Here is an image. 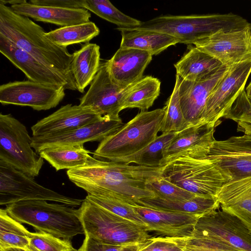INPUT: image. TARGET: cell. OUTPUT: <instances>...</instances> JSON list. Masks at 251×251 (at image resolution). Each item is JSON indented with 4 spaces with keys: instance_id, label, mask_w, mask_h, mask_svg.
I'll return each mask as SVG.
<instances>
[{
    "instance_id": "f6af8a7d",
    "label": "cell",
    "mask_w": 251,
    "mask_h": 251,
    "mask_svg": "<svg viewBox=\"0 0 251 251\" xmlns=\"http://www.w3.org/2000/svg\"><path fill=\"white\" fill-rule=\"evenodd\" d=\"M0 251H28L26 250L21 249V248H6L2 250H0Z\"/></svg>"
},
{
    "instance_id": "836d02e7",
    "label": "cell",
    "mask_w": 251,
    "mask_h": 251,
    "mask_svg": "<svg viewBox=\"0 0 251 251\" xmlns=\"http://www.w3.org/2000/svg\"><path fill=\"white\" fill-rule=\"evenodd\" d=\"M181 77L176 75V82L172 93L163 108L165 114L160 131L162 134L178 132L189 126L183 115L179 97V87Z\"/></svg>"
},
{
    "instance_id": "4dcf8cb0",
    "label": "cell",
    "mask_w": 251,
    "mask_h": 251,
    "mask_svg": "<svg viewBox=\"0 0 251 251\" xmlns=\"http://www.w3.org/2000/svg\"><path fill=\"white\" fill-rule=\"evenodd\" d=\"M90 153L83 144H79L47 148L38 154L58 171L84 166L91 157Z\"/></svg>"
},
{
    "instance_id": "8fae6325",
    "label": "cell",
    "mask_w": 251,
    "mask_h": 251,
    "mask_svg": "<svg viewBox=\"0 0 251 251\" xmlns=\"http://www.w3.org/2000/svg\"><path fill=\"white\" fill-rule=\"evenodd\" d=\"M200 50L232 66L251 60V25L230 30H221L196 42Z\"/></svg>"
},
{
    "instance_id": "d6986e66",
    "label": "cell",
    "mask_w": 251,
    "mask_h": 251,
    "mask_svg": "<svg viewBox=\"0 0 251 251\" xmlns=\"http://www.w3.org/2000/svg\"><path fill=\"white\" fill-rule=\"evenodd\" d=\"M103 118L90 108L67 104L38 121L31 129L32 136L56 134L93 124Z\"/></svg>"
},
{
    "instance_id": "5b68a950",
    "label": "cell",
    "mask_w": 251,
    "mask_h": 251,
    "mask_svg": "<svg viewBox=\"0 0 251 251\" xmlns=\"http://www.w3.org/2000/svg\"><path fill=\"white\" fill-rule=\"evenodd\" d=\"M77 209L85 236L116 245L144 244L152 237L147 227L119 216L85 198Z\"/></svg>"
},
{
    "instance_id": "d4e9b609",
    "label": "cell",
    "mask_w": 251,
    "mask_h": 251,
    "mask_svg": "<svg viewBox=\"0 0 251 251\" xmlns=\"http://www.w3.org/2000/svg\"><path fill=\"white\" fill-rule=\"evenodd\" d=\"M168 212L191 214L200 217L216 211L220 206L215 197L196 196L188 200L172 201L157 197L142 199L135 205Z\"/></svg>"
},
{
    "instance_id": "7c38bea8",
    "label": "cell",
    "mask_w": 251,
    "mask_h": 251,
    "mask_svg": "<svg viewBox=\"0 0 251 251\" xmlns=\"http://www.w3.org/2000/svg\"><path fill=\"white\" fill-rule=\"evenodd\" d=\"M64 87L46 85L30 80L15 81L0 86L2 105L29 106L37 111L55 107L65 96Z\"/></svg>"
},
{
    "instance_id": "cb8c5ba5",
    "label": "cell",
    "mask_w": 251,
    "mask_h": 251,
    "mask_svg": "<svg viewBox=\"0 0 251 251\" xmlns=\"http://www.w3.org/2000/svg\"><path fill=\"white\" fill-rule=\"evenodd\" d=\"M10 7L14 12L21 16L62 27L87 23L90 22L91 18L90 12L84 8L41 6L31 4L26 0Z\"/></svg>"
},
{
    "instance_id": "ac0fdd59",
    "label": "cell",
    "mask_w": 251,
    "mask_h": 251,
    "mask_svg": "<svg viewBox=\"0 0 251 251\" xmlns=\"http://www.w3.org/2000/svg\"><path fill=\"white\" fill-rule=\"evenodd\" d=\"M230 66L223 65L213 75L197 81L181 78L179 97L183 115L189 126L201 123L208 97Z\"/></svg>"
},
{
    "instance_id": "ab89813d",
    "label": "cell",
    "mask_w": 251,
    "mask_h": 251,
    "mask_svg": "<svg viewBox=\"0 0 251 251\" xmlns=\"http://www.w3.org/2000/svg\"><path fill=\"white\" fill-rule=\"evenodd\" d=\"M28 251H77L71 240L42 232H31Z\"/></svg>"
},
{
    "instance_id": "6da1fadb",
    "label": "cell",
    "mask_w": 251,
    "mask_h": 251,
    "mask_svg": "<svg viewBox=\"0 0 251 251\" xmlns=\"http://www.w3.org/2000/svg\"><path fill=\"white\" fill-rule=\"evenodd\" d=\"M163 167H151L104 161L91 156L82 167L69 170L70 180L87 195H114L132 205L138 201L155 197L146 187L147 182L160 176Z\"/></svg>"
},
{
    "instance_id": "9c48e42d",
    "label": "cell",
    "mask_w": 251,
    "mask_h": 251,
    "mask_svg": "<svg viewBox=\"0 0 251 251\" xmlns=\"http://www.w3.org/2000/svg\"><path fill=\"white\" fill-rule=\"evenodd\" d=\"M44 200L75 207L83 200L59 194L38 183L33 177L0 160V204L20 201Z\"/></svg>"
},
{
    "instance_id": "2e32d148",
    "label": "cell",
    "mask_w": 251,
    "mask_h": 251,
    "mask_svg": "<svg viewBox=\"0 0 251 251\" xmlns=\"http://www.w3.org/2000/svg\"><path fill=\"white\" fill-rule=\"evenodd\" d=\"M192 233L225 242L240 251H251V232L239 220L222 210L200 217Z\"/></svg>"
},
{
    "instance_id": "ba28073f",
    "label": "cell",
    "mask_w": 251,
    "mask_h": 251,
    "mask_svg": "<svg viewBox=\"0 0 251 251\" xmlns=\"http://www.w3.org/2000/svg\"><path fill=\"white\" fill-rule=\"evenodd\" d=\"M26 126L10 114H0V160L33 177L44 159L33 150Z\"/></svg>"
},
{
    "instance_id": "ee69618b",
    "label": "cell",
    "mask_w": 251,
    "mask_h": 251,
    "mask_svg": "<svg viewBox=\"0 0 251 251\" xmlns=\"http://www.w3.org/2000/svg\"><path fill=\"white\" fill-rule=\"evenodd\" d=\"M245 92L248 98L251 100V81L246 88Z\"/></svg>"
},
{
    "instance_id": "44dd1931",
    "label": "cell",
    "mask_w": 251,
    "mask_h": 251,
    "mask_svg": "<svg viewBox=\"0 0 251 251\" xmlns=\"http://www.w3.org/2000/svg\"><path fill=\"white\" fill-rule=\"evenodd\" d=\"M215 127L211 124L201 122L177 132L166 151L164 166L180 156L196 158L206 156L216 141Z\"/></svg>"
},
{
    "instance_id": "603a6c76",
    "label": "cell",
    "mask_w": 251,
    "mask_h": 251,
    "mask_svg": "<svg viewBox=\"0 0 251 251\" xmlns=\"http://www.w3.org/2000/svg\"><path fill=\"white\" fill-rule=\"evenodd\" d=\"M216 197L222 210L237 218L251 232V176L227 181Z\"/></svg>"
},
{
    "instance_id": "7a4b0ae2",
    "label": "cell",
    "mask_w": 251,
    "mask_h": 251,
    "mask_svg": "<svg viewBox=\"0 0 251 251\" xmlns=\"http://www.w3.org/2000/svg\"><path fill=\"white\" fill-rule=\"evenodd\" d=\"M45 33L29 18L16 13L10 7L0 2V34L75 82L70 68L73 54L66 48L51 42Z\"/></svg>"
},
{
    "instance_id": "e0dca14e",
    "label": "cell",
    "mask_w": 251,
    "mask_h": 251,
    "mask_svg": "<svg viewBox=\"0 0 251 251\" xmlns=\"http://www.w3.org/2000/svg\"><path fill=\"white\" fill-rule=\"evenodd\" d=\"M124 125L122 121L114 120L104 116L100 121L66 132L32 136L31 146L38 154L41 150L47 148L84 145L90 141L100 142Z\"/></svg>"
},
{
    "instance_id": "f35d334b",
    "label": "cell",
    "mask_w": 251,
    "mask_h": 251,
    "mask_svg": "<svg viewBox=\"0 0 251 251\" xmlns=\"http://www.w3.org/2000/svg\"><path fill=\"white\" fill-rule=\"evenodd\" d=\"M237 123V130L251 135V101L243 90L224 117Z\"/></svg>"
},
{
    "instance_id": "60d3db41",
    "label": "cell",
    "mask_w": 251,
    "mask_h": 251,
    "mask_svg": "<svg viewBox=\"0 0 251 251\" xmlns=\"http://www.w3.org/2000/svg\"><path fill=\"white\" fill-rule=\"evenodd\" d=\"M151 241L144 244L116 245L85 236L82 245L77 251H141Z\"/></svg>"
},
{
    "instance_id": "3957f363",
    "label": "cell",
    "mask_w": 251,
    "mask_h": 251,
    "mask_svg": "<svg viewBox=\"0 0 251 251\" xmlns=\"http://www.w3.org/2000/svg\"><path fill=\"white\" fill-rule=\"evenodd\" d=\"M251 25L246 19L232 13L192 15H164L141 22L131 28L153 30L177 38L179 43L195 44L221 30H230Z\"/></svg>"
},
{
    "instance_id": "d590c367",
    "label": "cell",
    "mask_w": 251,
    "mask_h": 251,
    "mask_svg": "<svg viewBox=\"0 0 251 251\" xmlns=\"http://www.w3.org/2000/svg\"><path fill=\"white\" fill-rule=\"evenodd\" d=\"M183 251H240L225 242L198 233L188 237H163Z\"/></svg>"
},
{
    "instance_id": "7402d4cb",
    "label": "cell",
    "mask_w": 251,
    "mask_h": 251,
    "mask_svg": "<svg viewBox=\"0 0 251 251\" xmlns=\"http://www.w3.org/2000/svg\"><path fill=\"white\" fill-rule=\"evenodd\" d=\"M152 55L140 50L122 48L107 60L109 71L114 82L125 89L142 78Z\"/></svg>"
},
{
    "instance_id": "4fadbf2b",
    "label": "cell",
    "mask_w": 251,
    "mask_h": 251,
    "mask_svg": "<svg viewBox=\"0 0 251 251\" xmlns=\"http://www.w3.org/2000/svg\"><path fill=\"white\" fill-rule=\"evenodd\" d=\"M205 158L218 166L228 181L251 176V135L216 140Z\"/></svg>"
},
{
    "instance_id": "277c9868",
    "label": "cell",
    "mask_w": 251,
    "mask_h": 251,
    "mask_svg": "<svg viewBox=\"0 0 251 251\" xmlns=\"http://www.w3.org/2000/svg\"><path fill=\"white\" fill-rule=\"evenodd\" d=\"M5 209L14 219L40 232L69 240L84 234L77 209L64 204L26 200L8 204Z\"/></svg>"
},
{
    "instance_id": "e575fe53",
    "label": "cell",
    "mask_w": 251,
    "mask_h": 251,
    "mask_svg": "<svg viewBox=\"0 0 251 251\" xmlns=\"http://www.w3.org/2000/svg\"><path fill=\"white\" fill-rule=\"evenodd\" d=\"M83 8L120 28L135 27L142 22L124 14L107 0H84Z\"/></svg>"
},
{
    "instance_id": "1f68e13d",
    "label": "cell",
    "mask_w": 251,
    "mask_h": 251,
    "mask_svg": "<svg viewBox=\"0 0 251 251\" xmlns=\"http://www.w3.org/2000/svg\"><path fill=\"white\" fill-rule=\"evenodd\" d=\"M100 29L92 22L63 26L45 33V36L57 46H67L81 43H88L100 33Z\"/></svg>"
},
{
    "instance_id": "52a82bcc",
    "label": "cell",
    "mask_w": 251,
    "mask_h": 251,
    "mask_svg": "<svg viewBox=\"0 0 251 251\" xmlns=\"http://www.w3.org/2000/svg\"><path fill=\"white\" fill-rule=\"evenodd\" d=\"M163 177L197 196L217 197L228 180L217 165L203 157L182 156L162 167Z\"/></svg>"
},
{
    "instance_id": "f546056e",
    "label": "cell",
    "mask_w": 251,
    "mask_h": 251,
    "mask_svg": "<svg viewBox=\"0 0 251 251\" xmlns=\"http://www.w3.org/2000/svg\"><path fill=\"white\" fill-rule=\"evenodd\" d=\"M177 132L161 134L143 149L131 155L110 160L126 164L135 163L151 167H163L166 151Z\"/></svg>"
},
{
    "instance_id": "f1b7e54d",
    "label": "cell",
    "mask_w": 251,
    "mask_h": 251,
    "mask_svg": "<svg viewBox=\"0 0 251 251\" xmlns=\"http://www.w3.org/2000/svg\"><path fill=\"white\" fill-rule=\"evenodd\" d=\"M160 81L152 76H145L123 90L122 109L137 108L141 111L151 107L160 94Z\"/></svg>"
},
{
    "instance_id": "d6a6232c",
    "label": "cell",
    "mask_w": 251,
    "mask_h": 251,
    "mask_svg": "<svg viewBox=\"0 0 251 251\" xmlns=\"http://www.w3.org/2000/svg\"><path fill=\"white\" fill-rule=\"evenodd\" d=\"M29 232L12 218L4 209L0 210V250L21 248L28 251Z\"/></svg>"
},
{
    "instance_id": "74e56055",
    "label": "cell",
    "mask_w": 251,
    "mask_h": 251,
    "mask_svg": "<svg viewBox=\"0 0 251 251\" xmlns=\"http://www.w3.org/2000/svg\"><path fill=\"white\" fill-rule=\"evenodd\" d=\"M85 198L119 216L146 226L135 213L132 205L119 197L114 195L100 197L87 195Z\"/></svg>"
},
{
    "instance_id": "ffe728a7",
    "label": "cell",
    "mask_w": 251,
    "mask_h": 251,
    "mask_svg": "<svg viewBox=\"0 0 251 251\" xmlns=\"http://www.w3.org/2000/svg\"><path fill=\"white\" fill-rule=\"evenodd\" d=\"M132 206L148 231L155 232L160 235L159 237H191L200 218L191 214L157 210L137 205Z\"/></svg>"
},
{
    "instance_id": "7bdbcfd3",
    "label": "cell",
    "mask_w": 251,
    "mask_h": 251,
    "mask_svg": "<svg viewBox=\"0 0 251 251\" xmlns=\"http://www.w3.org/2000/svg\"><path fill=\"white\" fill-rule=\"evenodd\" d=\"M182 250L176 244L163 237H152V241L141 251H180Z\"/></svg>"
},
{
    "instance_id": "8d00e7d4",
    "label": "cell",
    "mask_w": 251,
    "mask_h": 251,
    "mask_svg": "<svg viewBox=\"0 0 251 251\" xmlns=\"http://www.w3.org/2000/svg\"><path fill=\"white\" fill-rule=\"evenodd\" d=\"M146 187L154 194L155 197L165 200H188L197 196L170 182L161 176L149 180Z\"/></svg>"
},
{
    "instance_id": "30bf717a",
    "label": "cell",
    "mask_w": 251,
    "mask_h": 251,
    "mask_svg": "<svg viewBox=\"0 0 251 251\" xmlns=\"http://www.w3.org/2000/svg\"><path fill=\"white\" fill-rule=\"evenodd\" d=\"M251 73V60L231 66L207 100L201 123L219 125L242 92Z\"/></svg>"
},
{
    "instance_id": "8992f818",
    "label": "cell",
    "mask_w": 251,
    "mask_h": 251,
    "mask_svg": "<svg viewBox=\"0 0 251 251\" xmlns=\"http://www.w3.org/2000/svg\"><path fill=\"white\" fill-rule=\"evenodd\" d=\"M164 114L163 108L141 111L101 141L92 152L93 157L110 161L131 155L143 149L157 137Z\"/></svg>"
},
{
    "instance_id": "83f0119b",
    "label": "cell",
    "mask_w": 251,
    "mask_h": 251,
    "mask_svg": "<svg viewBox=\"0 0 251 251\" xmlns=\"http://www.w3.org/2000/svg\"><path fill=\"white\" fill-rule=\"evenodd\" d=\"M71 72L77 90L84 92L98 73L100 66V51L99 45L86 43L73 53Z\"/></svg>"
},
{
    "instance_id": "4316f807",
    "label": "cell",
    "mask_w": 251,
    "mask_h": 251,
    "mask_svg": "<svg viewBox=\"0 0 251 251\" xmlns=\"http://www.w3.org/2000/svg\"><path fill=\"white\" fill-rule=\"evenodd\" d=\"M121 31L120 47L145 51L152 56L157 55L169 47L179 43L176 37L159 31L118 27Z\"/></svg>"
},
{
    "instance_id": "5bb4252c",
    "label": "cell",
    "mask_w": 251,
    "mask_h": 251,
    "mask_svg": "<svg viewBox=\"0 0 251 251\" xmlns=\"http://www.w3.org/2000/svg\"><path fill=\"white\" fill-rule=\"evenodd\" d=\"M123 90L113 81L106 61L100 63L89 88L79 99V105L90 108L102 116L122 121L119 113L122 110Z\"/></svg>"
},
{
    "instance_id": "9a60e30c",
    "label": "cell",
    "mask_w": 251,
    "mask_h": 251,
    "mask_svg": "<svg viewBox=\"0 0 251 251\" xmlns=\"http://www.w3.org/2000/svg\"><path fill=\"white\" fill-rule=\"evenodd\" d=\"M0 51L23 72L28 80L46 85L77 90L75 83L66 75L36 59L0 34Z\"/></svg>"
},
{
    "instance_id": "b9f144b4",
    "label": "cell",
    "mask_w": 251,
    "mask_h": 251,
    "mask_svg": "<svg viewBox=\"0 0 251 251\" xmlns=\"http://www.w3.org/2000/svg\"><path fill=\"white\" fill-rule=\"evenodd\" d=\"M29 3L41 6L65 8H83L84 0H31Z\"/></svg>"
},
{
    "instance_id": "484cf974",
    "label": "cell",
    "mask_w": 251,
    "mask_h": 251,
    "mask_svg": "<svg viewBox=\"0 0 251 251\" xmlns=\"http://www.w3.org/2000/svg\"><path fill=\"white\" fill-rule=\"evenodd\" d=\"M223 65L217 59L191 47L174 64L176 75L184 80L197 81L216 73Z\"/></svg>"
},
{
    "instance_id": "bcb514c9",
    "label": "cell",
    "mask_w": 251,
    "mask_h": 251,
    "mask_svg": "<svg viewBox=\"0 0 251 251\" xmlns=\"http://www.w3.org/2000/svg\"><path fill=\"white\" fill-rule=\"evenodd\" d=\"M183 251L181 250V251Z\"/></svg>"
}]
</instances>
